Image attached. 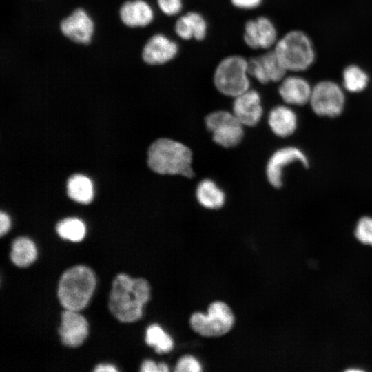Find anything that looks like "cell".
Segmentation results:
<instances>
[{"label":"cell","mask_w":372,"mask_h":372,"mask_svg":"<svg viewBox=\"0 0 372 372\" xmlns=\"http://www.w3.org/2000/svg\"><path fill=\"white\" fill-rule=\"evenodd\" d=\"M149 297L150 287L146 280L132 279L121 273L113 281L109 307L118 320L132 322L142 317L143 306Z\"/></svg>","instance_id":"obj_1"},{"label":"cell","mask_w":372,"mask_h":372,"mask_svg":"<svg viewBox=\"0 0 372 372\" xmlns=\"http://www.w3.org/2000/svg\"><path fill=\"white\" fill-rule=\"evenodd\" d=\"M191 150L183 143L169 138L154 141L148 151V165L161 174L181 175L192 177Z\"/></svg>","instance_id":"obj_2"},{"label":"cell","mask_w":372,"mask_h":372,"mask_svg":"<svg viewBox=\"0 0 372 372\" xmlns=\"http://www.w3.org/2000/svg\"><path fill=\"white\" fill-rule=\"evenodd\" d=\"M96 285L93 271L78 265L66 270L58 286V298L62 306L68 310L79 311L88 303Z\"/></svg>","instance_id":"obj_3"},{"label":"cell","mask_w":372,"mask_h":372,"mask_svg":"<svg viewBox=\"0 0 372 372\" xmlns=\"http://www.w3.org/2000/svg\"><path fill=\"white\" fill-rule=\"evenodd\" d=\"M273 50L287 72H304L313 64L316 59L311 39L300 30H292L285 33L278 39Z\"/></svg>","instance_id":"obj_4"},{"label":"cell","mask_w":372,"mask_h":372,"mask_svg":"<svg viewBox=\"0 0 372 372\" xmlns=\"http://www.w3.org/2000/svg\"><path fill=\"white\" fill-rule=\"evenodd\" d=\"M213 82L222 94L236 97L250 89L248 59L231 54L222 59L215 68Z\"/></svg>","instance_id":"obj_5"},{"label":"cell","mask_w":372,"mask_h":372,"mask_svg":"<svg viewBox=\"0 0 372 372\" xmlns=\"http://www.w3.org/2000/svg\"><path fill=\"white\" fill-rule=\"evenodd\" d=\"M205 315L200 312L192 314L189 322L192 329L205 337L220 336L231 329L234 316L229 307L223 302H212Z\"/></svg>","instance_id":"obj_6"},{"label":"cell","mask_w":372,"mask_h":372,"mask_svg":"<svg viewBox=\"0 0 372 372\" xmlns=\"http://www.w3.org/2000/svg\"><path fill=\"white\" fill-rule=\"evenodd\" d=\"M345 101L344 88L333 81L323 80L313 87L309 104L316 115L335 118L342 113Z\"/></svg>","instance_id":"obj_7"},{"label":"cell","mask_w":372,"mask_h":372,"mask_svg":"<svg viewBox=\"0 0 372 372\" xmlns=\"http://www.w3.org/2000/svg\"><path fill=\"white\" fill-rule=\"evenodd\" d=\"M207 129L214 141L224 147L238 145L244 135L243 125L231 112L219 110L209 114L205 118Z\"/></svg>","instance_id":"obj_8"},{"label":"cell","mask_w":372,"mask_h":372,"mask_svg":"<svg viewBox=\"0 0 372 372\" xmlns=\"http://www.w3.org/2000/svg\"><path fill=\"white\" fill-rule=\"evenodd\" d=\"M278 40L277 29L265 16L249 19L244 26L243 41L252 50L273 49Z\"/></svg>","instance_id":"obj_9"},{"label":"cell","mask_w":372,"mask_h":372,"mask_svg":"<svg viewBox=\"0 0 372 372\" xmlns=\"http://www.w3.org/2000/svg\"><path fill=\"white\" fill-rule=\"evenodd\" d=\"M296 162L305 167L309 165L307 155L297 147L287 146L276 150L269 158L266 167L269 183L276 188H280L283 184L285 168Z\"/></svg>","instance_id":"obj_10"},{"label":"cell","mask_w":372,"mask_h":372,"mask_svg":"<svg viewBox=\"0 0 372 372\" xmlns=\"http://www.w3.org/2000/svg\"><path fill=\"white\" fill-rule=\"evenodd\" d=\"M59 28L65 37L79 45L90 44L94 33V23L83 8H76L63 18Z\"/></svg>","instance_id":"obj_11"},{"label":"cell","mask_w":372,"mask_h":372,"mask_svg":"<svg viewBox=\"0 0 372 372\" xmlns=\"http://www.w3.org/2000/svg\"><path fill=\"white\" fill-rule=\"evenodd\" d=\"M178 45L175 41L162 33L149 38L142 52L143 61L149 65H161L172 61L178 54Z\"/></svg>","instance_id":"obj_12"},{"label":"cell","mask_w":372,"mask_h":372,"mask_svg":"<svg viewBox=\"0 0 372 372\" xmlns=\"http://www.w3.org/2000/svg\"><path fill=\"white\" fill-rule=\"evenodd\" d=\"M250 74L262 84L280 82L288 72L273 49L255 56L250 63Z\"/></svg>","instance_id":"obj_13"},{"label":"cell","mask_w":372,"mask_h":372,"mask_svg":"<svg viewBox=\"0 0 372 372\" xmlns=\"http://www.w3.org/2000/svg\"><path fill=\"white\" fill-rule=\"evenodd\" d=\"M61 342L68 347L81 344L88 334L86 319L76 311L65 309L61 314V324L59 329Z\"/></svg>","instance_id":"obj_14"},{"label":"cell","mask_w":372,"mask_h":372,"mask_svg":"<svg viewBox=\"0 0 372 372\" xmlns=\"http://www.w3.org/2000/svg\"><path fill=\"white\" fill-rule=\"evenodd\" d=\"M233 114L243 125H256L262 115L261 98L259 93L250 88L234 97Z\"/></svg>","instance_id":"obj_15"},{"label":"cell","mask_w":372,"mask_h":372,"mask_svg":"<svg viewBox=\"0 0 372 372\" xmlns=\"http://www.w3.org/2000/svg\"><path fill=\"white\" fill-rule=\"evenodd\" d=\"M280 83L278 93L286 104L302 106L309 103L313 87L306 79L287 75Z\"/></svg>","instance_id":"obj_16"},{"label":"cell","mask_w":372,"mask_h":372,"mask_svg":"<svg viewBox=\"0 0 372 372\" xmlns=\"http://www.w3.org/2000/svg\"><path fill=\"white\" fill-rule=\"evenodd\" d=\"M118 15L123 24L131 28L146 27L154 19L152 7L145 0L125 1L119 8Z\"/></svg>","instance_id":"obj_17"},{"label":"cell","mask_w":372,"mask_h":372,"mask_svg":"<svg viewBox=\"0 0 372 372\" xmlns=\"http://www.w3.org/2000/svg\"><path fill=\"white\" fill-rule=\"evenodd\" d=\"M174 30L182 40L189 41L194 39L200 41L207 36V23L200 13L189 11L177 19Z\"/></svg>","instance_id":"obj_18"},{"label":"cell","mask_w":372,"mask_h":372,"mask_svg":"<svg viewBox=\"0 0 372 372\" xmlns=\"http://www.w3.org/2000/svg\"><path fill=\"white\" fill-rule=\"evenodd\" d=\"M268 123L274 134L285 138L292 135L296 130L298 117L293 110L287 104L280 105L270 111Z\"/></svg>","instance_id":"obj_19"},{"label":"cell","mask_w":372,"mask_h":372,"mask_svg":"<svg viewBox=\"0 0 372 372\" xmlns=\"http://www.w3.org/2000/svg\"><path fill=\"white\" fill-rule=\"evenodd\" d=\"M196 196L203 207L210 209L220 208L225 201L224 192L210 179H205L199 183Z\"/></svg>","instance_id":"obj_20"},{"label":"cell","mask_w":372,"mask_h":372,"mask_svg":"<svg viewBox=\"0 0 372 372\" xmlns=\"http://www.w3.org/2000/svg\"><path fill=\"white\" fill-rule=\"evenodd\" d=\"M67 190L68 196L78 203L88 204L93 199L92 183L84 175H72L68 181Z\"/></svg>","instance_id":"obj_21"},{"label":"cell","mask_w":372,"mask_h":372,"mask_svg":"<svg viewBox=\"0 0 372 372\" xmlns=\"http://www.w3.org/2000/svg\"><path fill=\"white\" fill-rule=\"evenodd\" d=\"M10 258L13 263L18 267L29 266L37 258L35 245L28 238H17L12 242Z\"/></svg>","instance_id":"obj_22"},{"label":"cell","mask_w":372,"mask_h":372,"mask_svg":"<svg viewBox=\"0 0 372 372\" xmlns=\"http://www.w3.org/2000/svg\"><path fill=\"white\" fill-rule=\"evenodd\" d=\"M369 82L368 74L358 65H349L342 72V86L349 92L359 93L364 91Z\"/></svg>","instance_id":"obj_23"},{"label":"cell","mask_w":372,"mask_h":372,"mask_svg":"<svg viewBox=\"0 0 372 372\" xmlns=\"http://www.w3.org/2000/svg\"><path fill=\"white\" fill-rule=\"evenodd\" d=\"M146 343L155 347L158 353H167L174 346L172 338L158 324L150 325L146 331Z\"/></svg>","instance_id":"obj_24"},{"label":"cell","mask_w":372,"mask_h":372,"mask_svg":"<svg viewBox=\"0 0 372 372\" xmlns=\"http://www.w3.org/2000/svg\"><path fill=\"white\" fill-rule=\"evenodd\" d=\"M56 231L62 238L72 242H79L85 236V226L78 218H68L61 220L57 224Z\"/></svg>","instance_id":"obj_25"},{"label":"cell","mask_w":372,"mask_h":372,"mask_svg":"<svg viewBox=\"0 0 372 372\" xmlns=\"http://www.w3.org/2000/svg\"><path fill=\"white\" fill-rule=\"evenodd\" d=\"M355 236L362 243L372 245V217L363 216L358 220Z\"/></svg>","instance_id":"obj_26"},{"label":"cell","mask_w":372,"mask_h":372,"mask_svg":"<svg viewBox=\"0 0 372 372\" xmlns=\"http://www.w3.org/2000/svg\"><path fill=\"white\" fill-rule=\"evenodd\" d=\"M160 10L168 17L178 15L183 9V0H156Z\"/></svg>","instance_id":"obj_27"},{"label":"cell","mask_w":372,"mask_h":372,"mask_svg":"<svg viewBox=\"0 0 372 372\" xmlns=\"http://www.w3.org/2000/svg\"><path fill=\"white\" fill-rule=\"evenodd\" d=\"M202 371V367L199 362L192 355H185L180 358L175 368V371L178 372H199Z\"/></svg>","instance_id":"obj_28"},{"label":"cell","mask_w":372,"mask_h":372,"mask_svg":"<svg viewBox=\"0 0 372 372\" xmlns=\"http://www.w3.org/2000/svg\"><path fill=\"white\" fill-rule=\"evenodd\" d=\"M233 6L242 10H253L259 7L262 0H230Z\"/></svg>","instance_id":"obj_29"},{"label":"cell","mask_w":372,"mask_h":372,"mask_svg":"<svg viewBox=\"0 0 372 372\" xmlns=\"http://www.w3.org/2000/svg\"><path fill=\"white\" fill-rule=\"evenodd\" d=\"M10 227V220L7 214L1 211L0 214V234L4 235Z\"/></svg>","instance_id":"obj_30"},{"label":"cell","mask_w":372,"mask_h":372,"mask_svg":"<svg viewBox=\"0 0 372 372\" xmlns=\"http://www.w3.org/2000/svg\"><path fill=\"white\" fill-rule=\"evenodd\" d=\"M143 372H159L158 364H156L152 360H145L141 368Z\"/></svg>","instance_id":"obj_31"},{"label":"cell","mask_w":372,"mask_h":372,"mask_svg":"<svg viewBox=\"0 0 372 372\" xmlns=\"http://www.w3.org/2000/svg\"><path fill=\"white\" fill-rule=\"evenodd\" d=\"M96 372H115L117 369L110 364H99L94 370Z\"/></svg>","instance_id":"obj_32"},{"label":"cell","mask_w":372,"mask_h":372,"mask_svg":"<svg viewBox=\"0 0 372 372\" xmlns=\"http://www.w3.org/2000/svg\"><path fill=\"white\" fill-rule=\"evenodd\" d=\"M159 372H167L169 371L168 366L165 363L158 364Z\"/></svg>","instance_id":"obj_33"}]
</instances>
